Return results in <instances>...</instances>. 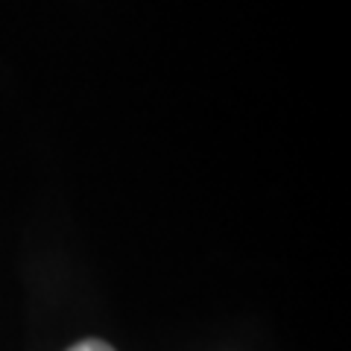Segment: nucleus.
Instances as JSON below:
<instances>
[{"mask_svg": "<svg viewBox=\"0 0 351 351\" xmlns=\"http://www.w3.org/2000/svg\"><path fill=\"white\" fill-rule=\"evenodd\" d=\"M68 351H114L108 343H103V339H82V343L71 346Z\"/></svg>", "mask_w": 351, "mask_h": 351, "instance_id": "f257e3e1", "label": "nucleus"}]
</instances>
